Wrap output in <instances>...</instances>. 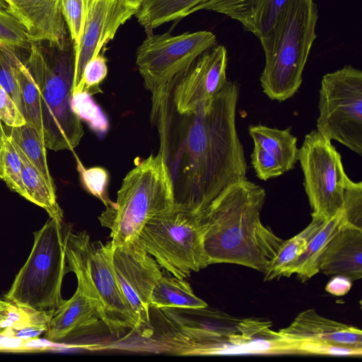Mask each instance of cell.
I'll return each mask as SVG.
<instances>
[{"instance_id":"cell-1","label":"cell","mask_w":362,"mask_h":362,"mask_svg":"<svg viewBox=\"0 0 362 362\" xmlns=\"http://www.w3.org/2000/svg\"><path fill=\"white\" fill-rule=\"evenodd\" d=\"M239 86L227 81L191 113L179 114L169 95L152 105L160 153L174 189V206L200 214L225 189L245 180L247 163L235 126Z\"/></svg>"},{"instance_id":"cell-2","label":"cell","mask_w":362,"mask_h":362,"mask_svg":"<svg viewBox=\"0 0 362 362\" xmlns=\"http://www.w3.org/2000/svg\"><path fill=\"white\" fill-rule=\"evenodd\" d=\"M265 198L264 188L245 179L228 187L200 213L209 264L267 271L284 240L261 221Z\"/></svg>"},{"instance_id":"cell-3","label":"cell","mask_w":362,"mask_h":362,"mask_svg":"<svg viewBox=\"0 0 362 362\" xmlns=\"http://www.w3.org/2000/svg\"><path fill=\"white\" fill-rule=\"evenodd\" d=\"M39 91L44 143L54 151L73 150L83 135L80 118L71 108L75 50L69 37L64 44L30 42L23 62Z\"/></svg>"},{"instance_id":"cell-4","label":"cell","mask_w":362,"mask_h":362,"mask_svg":"<svg viewBox=\"0 0 362 362\" xmlns=\"http://www.w3.org/2000/svg\"><path fill=\"white\" fill-rule=\"evenodd\" d=\"M317 18L313 0H287L272 28L259 39L265 56L259 80L271 100L284 101L300 88Z\"/></svg>"},{"instance_id":"cell-5","label":"cell","mask_w":362,"mask_h":362,"mask_svg":"<svg viewBox=\"0 0 362 362\" xmlns=\"http://www.w3.org/2000/svg\"><path fill=\"white\" fill-rule=\"evenodd\" d=\"M66 273L72 272L78 287L95 305L102 322L119 336L127 330H141L126 300L115 272L111 241L90 242L86 231L64 233Z\"/></svg>"},{"instance_id":"cell-6","label":"cell","mask_w":362,"mask_h":362,"mask_svg":"<svg viewBox=\"0 0 362 362\" xmlns=\"http://www.w3.org/2000/svg\"><path fill=\"white\" fill-rule=\"evenodd\" d=\"M174 189L168 168L158 153L139 163L124 177L117 201L99 219L110 229L112 248L134 241L153 216L173 209Z\"/></svg>"},{"instance_id":"cell-7","label":"cell","mask_w":362,"mask_h":362,"mask_svg":"<svg viewBox=\"0 0 362 362\" xmlns=\"http://www.w3.org/2000/svg\"><path fill=\"white\" fill-rule=\"evenodd\" d=\"M203 308H150L149 327L143 336L162 352L176 355L217 354L221 341L244 334L247 318Z\"/></svg>"},{"instance_id":"cell-8","label":"cell","mask_w":362,"mask_h":362,"mask_svg":"<svg viewBox=\"0 0 362 362\" xmlns=\"http://www.w3.org/2000/svg\"><path fill=\"white\" fill-rule=\"evenodd\" d=\"M66 269L62 221L49 217L34 233L30 254L5 298L21 308L54 313L64 301L61 289Z\"/></svg>"},{"instance_id":"cell-9","label":"cell","mask_w":362,"mask_h":362,"mask_svg":"<svg viewBox=\"0 0 362 362\" xmlns=\"http://www.w3.org/2000/svg\"><path fill=\"white\" fill-rule=\"evenodd\" d=\"M137 240L161 269L179 279L209 265L200 214L174 206L151 218Z\"/></svg>"},{"instance_id":"cell-10","label":"cell","mask_w":362,"mask_h":362,"mask_svg":"<svg viewBox=\"0 0 362 362\" xmlns=\"http://www.w3.org/2000/svg\"><path fill=\"white\" fill-rule=\"evenodd\" d=\"M216 45L215 35L206 30L148 35L137 49L136 62L152 100L168 94L196 59Z\"/></svg>"},{"instance_id":"cell-11","label":"cell","mask_w":362,"mask_h":362,"mask_svg":"<svg viewBox=\"0 0 362 362\" xmlns=\"http://www.w3.org/2000/svg\"><path fill=\"white\" fill-rule=\"evenodd\" d=\"M317 131L362 156V71L346 65L321 81Z\"/></svg>"},{"instance_id":"cell-12","label":"cell","mask_w":362,"mask_h":362,"mask_svg":"<svg viewBox=\"0 0 362 362\" xmlns=\"http://www.w3.org/2000/svg\"><path fill=\"white\" fill-rule=\"evenodd\" d=\"M298 160L304 176V187L313 209L312 216L330 218L342 209L348 176L339 153L318 131L305 135Z\"/></svg>"},{"instance_id":"cell-13","label":"cell","mask_w":362,"mask_h":362,"mask_svg":"<svg viewBox=\"0 0 362 362\" xmlns=\"http://www.w3.org/2000/svg\"><path fill=\"white\" fill-rule=\"evenodd\" d=\"M112 262L122 291L144 332L149 327L151 295L163 274L161 268L137 239L114 248Z\"/></svg>"},{"instance_id":"cell-14","label":"cell","mask_w":362,"mask_h":362,"mask_svg":"<svg viewBox=\"0 0 362 362\" xmlns=\"http://www.w3.org/2000/svg\"><path fill=\"white\" fill-rule=\"evenodd\" d=\"M226 47L216 45L202 53L174 83L169 94L173 109L179 114L192 112L219 92L227 81Z\"/></svg>"},{"instance_id":"cell-15","label":"cell","mask_w":362,"mask_h":362,"mask_svg":"<svg viewBox=\"0 0 362 362\" xmlns=\"http://www.w3.org/2000/svg\"><path fill=\"white\" fill-rule=\"evenodd\" d=\"M135 12L118 0H88L85 25L80 44L75 50L73 92L81 82L88 62L112 40L117 30ZM72 92V93H73Z\"/></svg>"},{"instance_id":"cell-16","label":"cell","mask_w":362,"mask_h":362,"mask_svg":"<svg viewBox=\"0 0 362 362\" xmlns=\"http://www.w3.org/2000/svg\"><path fill=\"white\" fill-rule=\"evenodd\" d=\"M0 5L21 24L30 42L62 45L70 37L59 0H0Z\"/></svg>"},{"instance_id":"cell-17","label":"cell","mask_w":362,"mask_h":362,"mask_svg":"<svg viewBox=\"0 0 362 362\" xmlns=\"http://www.w3.org/2000/svg\"><path fill=\"white\" fill-rule=\"evenodd\" d=\"M279 332L291 341L362 349V332L360 329L322 317L314 309L300 313L288 327Z\"/></svg>"},{"instance_id":"cell-18","label":"cell","mask_w":362,"mask_h":362,"mask_svg":"<svg viewBox=\"0 0 362 362\" xmlns=\"http://www.w3.org/2000/svg\"><path fill=\"white\" fill-rule=\"evenodd\" d=\"M320 271L351 281L362 277V229L345 222L328 243Z\"/></svg>"},{"instance_id":"cell-19","label":"cell","mask_w":362,"mask_h":362,"mask_svg":"<svg viewBox=\"0 0 362 362\" xmlns=\"http://www.w3.org/2000/svg\"><path fill=\"white\" fill-rule=\"evenodd\" d=\"M102 322L94 303L77 287L73 296L64 300L54 311L45 339L54 344L76 337Z\"/></svg>"},{"instance_id":"cell-20","label":"cell","mask_w":362,"mask_h":362,"mask_svg":"<svg viewBox=\"0 0 362 362\" xmlns=\"http://www.w3.org/2000/svg\"><path fill=\"white\" fill-rule=\"evenodd\" d=\"M287 0H212L201 10L224 14L240 22L243 29L259 39L274 24Z\"/></svg>"},{"instance_id":"cell-21","label":"cell","mask_w":362,"mask_h":362,"mask_svg":"<svg viewBox=\"0 0 362 362\" xmlns=\"http://www.w3.org/2000/svg\"><path fill=\"white\" fill-rule=\"evenodd\" d=\"M345 222L343 209L327 219L312 238L302 255L287 269L284 276L289 277L296 274L305 281L317 274L328 243Z\"/></svg>"},{"instance_id":"cell-22","label":"cell","mask_w":362,"mask_h":362,"mask_svg":"<svg viewBox=\"0 0 362 362\" xmlns=\"http://www.w3.org/2000/svg\"><path fill=\"white\" fill-rule=\"evenodd\" d=\"M248 131L254 145L274 158L285 173L294 168L298 148L297 138L291 133V127L279 129L259 124L250 125Z\"/></svg>"},{"instance_id":"cell-23","label":"cell","mask_w":362,"mask_h":362,"mask_svg":"<svg viewBox=\"0 0 362 362\" xmlns=\"http://www.w3.org/2000/svg\"><path fill=\"white\" fill-rule=\"evenodd\" d=\"M210 1L212 0H144L135 15L146 32L151 33L158 26L200 11Z\"/></svg>"},{"instance_id":"cell-24","label":"cell","mask_w":362,"mask_h":362,"mask_svg":"<svg viewBox=\"0 0 362 362\" xmlns=\"http://www.w3.org/2000/svg\"><path fill=\"white\" fill-rule=\"evenodd\" d=\"M207 303L197 297L184 279L165 271L153 288L150 307L153 308H203Z\"/></svg>"},{"instance_id":"cell-25","label":"cell","mask_w":362,"mask_h":362,"mask_svg":"<svg viewBox=\"0 0 362 362\" xmlns=\"http://www.w3.org/2000/svg\"><path fill=\"white\" fill-rule=\"evenodd\" d=\"M21 162V177L28 194V200L45 209L49 217L63 221V211L57 201L55 189L13 141Z\"/></svg>"},{"instance_id":"cell-26","label":"cell","mask_w":362,"mask_h":362,"mask_svg":"<svg viewBox=\"0 0 362 362\" xmlns=\"http://www.w3.org/2000/svg\"><path fill=\"white\" fill-rule=\"evenodd\" d=\"M327 220L312 216L311 223L304 230L293 238L284 240L275 257L264 273V280L284 276L287 269L302 255L312 238Z\"/></svg>"},{"instance_id":"cell-27","label":"cell","mask_w":362,"mask_h":362,"mask_svg":"<svg viewBox=\"0 0 362 362\" xmlns=\"http://www.w3.org/2000/svg\"><path fill=\"white\" fill-rule=\"evenodd\" d=\"M3 127L6 135L39 170L48 185L55 189L47 163L46 146L35 127L27 121L20 127H11L3 125Z\"/></svg>"},{"instance_id":"cell-28","label":"cell","mask_w":362,"mask_h":362,"mask_svg":"<svg viewBox=\"0 0 362 362\" xmlns=\"http://www.w3.org/2000/svg\"><path fill=\"white\" fill-rule=\"evenodd\" d=\"M11 59L19 87L23 114L44 140L40 94L37 87L22 59L16 50L6 47Z\"/></svg>"},{"instance_id":"cell-29","label":"cell","mask_w":362,"mask_h":362,"mask_svg":"<svg viewBox=\"0 0 362 362\" xmlns=\"http://www.w3.org/2000/svg\"><path fill=\"white\" fill-rule=\"evenodd\" d=\"M54 313L21 308L12 322L0 334L23 339H39L47 330Z\"/></svg>"},{"instance_id":"cell-30","label":"cell","mask_w":362,"mask_h":362,"mask_svg":"<svg viewBox=\"0 0 362 362\" xmlns=\"http://www.w3.org/2000/svg\"><path fill=\"white\" fill-rule=\"evenodd\" d=\"M0 179L8 187L28 199L21 177V162L12 140L4 131L0 142Z\"/></svg>"},{"instance_id":"cell-31","label":"cell","mask_w":362,"mask_h":362,"mask_svg":"<svg viewBox=\"0 0 362 362\" xmlns=\"http://www.w3.org/2000/svg\"><path fill=\"white\" fill-rule=\"evenodd\" d=\"M71 108L81 120L85 121L95 132L104 134L108 129V122L100 107L86 92L72 93Z\"/></svg>"},{"instance_id":"cell-32","label":"cell","mask_w":362,"mask_h":362,"mask_svg":"<svg viewBox=\"0 0 362 362\" xmlns=\"http://www.w3.org/2000/svg\"><path fill=\"white\" fill-rule=\"evenodd\" d=\"M0 47L29 49L30 41L23 27L0 5Z\"/></svg>"},{"instance_id":"cell-33","label":"cell","mask_w":362,"mask_h":362,"mask_svg":"<svg viewBox=\"0 0 362 362\" xmlns=\"http://www.w3.org/2000/svg\"><path fill=\"white\" fill-rule=\"evenodd\" d=\"M88 0H59L61 11L70 37L76 49L82 37Z\"/></svg>"},{"instance_id":"cell-34","label":"cell","mask_w":362,"mask_h":362,"mask_svg":"<svg viewBox=\"0 0 362 362\" xmlns=\"http://www.w3.org/2000/svg\"><path fill=\"white\" fill-rule=\"evenodd\" d=\"M342 209L346 223L362 229V182L348 177L344 191Z\"/></svg>"},{"instance_id":"cell-35","label":"cell","mask_w":362,"mask_h":362,"mask_svg":"<svg viewBox=\"0 0 362 362\" xmlns=\"http://www.w3.org/2000/svg\"><path fill=\"white\" fill-rule=\"evenodd\" d=\"M107 74V59L99 54L92 58L86 65L82 80L78 88L75 92H86L90 95L103 93L100 84Z\"/></svg>"},{"instance_id":"cell-36","label":"cell","mask_w":362,"mask_h":362,"mask_svg":"<svg viewBox=\"0 0 362 362\" xmlns=\"http://www.w3.org/2000/svg\"><path fill=\"white\" fill-rule=\"evenodd\" d=\"M77 166L81 181L86 189L107 206V200L105 196L108 180L106 170L98 167L86 169L78 158Z\"/></svg>"},{"instance_id":"cell-37","label":"cell","mask_w":362,"mask_h":362,"mask_svg":"<svg viewBox=\"0 0 362 362\" xmlns=\"http://www.w3.org/2000/svg\"><path fill=\"white\" fill-rule=\"evenodd\" d=\"M0 85L15 101L23 113V105L13 66L6 47H0Z\"/></svg>"},{"instance_id":"cell-38","label":"cell","mask_w":362,"mask_h":362,"mask_svg":"<svg viewBox=\"0 0 362 362\" xmlns=\"http://www.w3.org/2000/svg\"><path fill=\"white\" fill-rule=\"evenodd\" d=\"M251 164L257 177L262 180L278 177L285 172L279 163L261 147L254 145Z\"/></svg>"},{"instance_id":"cell-39","label":"cell","mask_w":362,"mask_h":362,"mask_svg":"<svg viewBox=\"0 0 362 362\" xmlns=\"http://www.w3.org/2000/svg\"><path fill=\"white\" fill-rule=\"evenodd\" d=\"M299 354H317L333 356H361L362 349H355L330 344L296 341Z\"/></svg>"},{"instance_id":"cell-40","label":"cell","mask_w":362,"mask_h":362,"mask_svg":"<svg viewBox=\"0 0 362 362\" xmlns=\"http://www.w3.org/2000/svg\"><path fill=\"white\" fill-rule=\"evenodd\" d=\"M50 342L36 339L21 338L0 334V351H42L52 349Z\"/></svg>"},{"instance_id":"cell-41","label":"cell","mask_w":362,"mask_h":362,"mask_svg":"<svg viewBox=\"0 0 362 362\" xmlns=\"http://www.w3.org/2000/svg\"><path fill=\"white\" fill-rule=\"evenodd\" d=\"M0 119L6 126L16 127L23 125L26 119L15 101L0 85Z\"/></svg>"},{"instance_id":"cell-42","label":"cell","mask_w":362,"mask_h":362,"mask_svg":"<svg viewBox=\"0 0 362 362\" xmlns=\"http://www.w3.org/2000/svg\"><path fill=\"white\" fill-rule=\"evenodd\" d=\"M351 281L342 276H334L326 286V291L334 296H343L351 287Z\"/></svg>"},{"instance_id":"cell-43","label":"cell","mask_w":362,"mask_h":362,"mask_svg":"<svg viewBox=\"0 0 362 362\" xmlns=\"http://www.w3.org/2000/svg\"><path fill=\"white\" fill-rule=\"evenodd\" d=\"M123 5L136 13L144 0H119Z\"/></svg>"},{"instance_id":"cell-44","label":"cell","mask_w":362,"mask_h":362,"mask_svg":"<svg viewBox=\"0 0 362 362\" xmlns=\"http://www.w3.org/2000/svg\"><path fill=\"white\" fill-rule=\"evenodd\" d=\"M4 127H3V124H1V121L0 119V142H1V137H2V134H3V132H4Z\"/></svg>"}]
</instances>
